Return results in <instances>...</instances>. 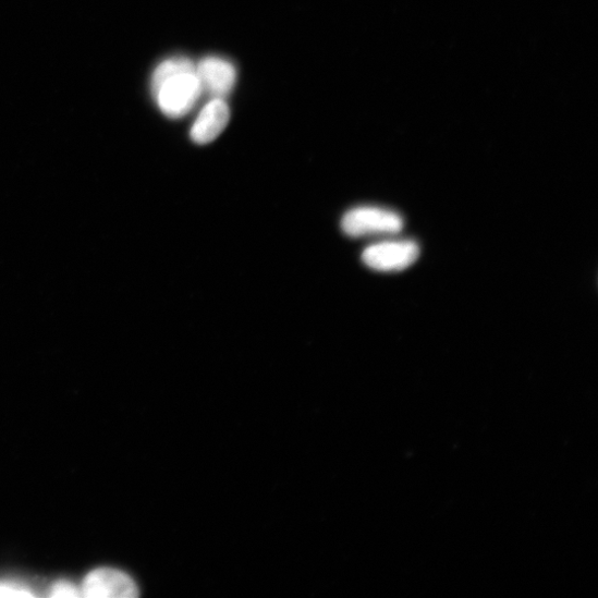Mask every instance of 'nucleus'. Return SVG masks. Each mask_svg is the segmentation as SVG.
<instances>
[{
	"label": "nucleus",
	"instance_id": "obj_2",
	"mask_svg": "<svg viewBox=\"0 0 598 598\" xmlns=\"http://www.w3.org/2000/svg\"><path fill=\"white\" fill-rule=\"evenodd\" d=\"M404 220L394 211L377 207H358L349 211L342 229L351 237L396 234L402 232Z\"/></svg>",
	"mask_w": 598,
	"mask_h": 598
},
{
	"label": "nucleus",
	"instance_id": "obj_6",
	"mask_svg": "<svg viewBox=\"0 0 598 598\" xmlns=\"http://www.w3.org/2000/svg\"><path fill=\"white\" fill-rule=\"evenodd\" d=\"M230 117V108L225 100L212 98L199 111L191 126L192 142L199 146L213 143L227 127Z\"/></svg>",
	"mask_w": 598,
	"mask_h": 598
},
{
	"label": "nucleus",
	"instance_id": "obj_8",
	"mask_svg": "<svg viewBox=\"0 0 598 598\" xmlns=\"http://www.w3.org/2000/svg\"><path fill=\"white\" fill-rule=\"evenodd\" d=\"M80 590L74 583L60 579L51 585L48 595L50 597H78L82 595Z\"/></svg>",
	"mask_w": 598,
	"mask_h": 598
},
{
	"label": "nucleus",
	"instance_id": "obj_5",
	"mask_svg": "<svg viewBox=\"0 0 598 598\" xmlns=\"http://www.w3.org/2000/svg\"><path fill=\"white\" fill-rule=\"evenodd\" d=\"M138 587L125 573L113 569H99L87 575L82 595L87 597L133 598Z\"/></svg>",
	"mask_w": 598,
	"mask_h": 598
},
{
	"label": "nucleus",
	"instance_id": "obj_4",
	"mask_svg": "<svg viewBox=\"0 0 598 598\" xmlns=\"http://www.w3.org/2000/svg\"><path fill=\"white\" fill-rule=\"evenodd\" d=\"M195 73L203 93L209 94L212 98L224 99L236 83L235 66L218 57H208L199 61L195 65Z\"/></svg>",
	"mask_w": 598,
	"mask_h": 598
},
{
	"label": "nucleus",
	"instance_id": "obj_7",
	"mask_svg": "<svg viewBox=\"0 0 598 598\" xmlns=\"http://www.w3.org/2000/svg\"><path fill=\"white\" fill-rule=\"evenodd\" d=\"M30 587L19 581L0 579V597H33Z\"/></svg>",
	"mask_w": 598,
	"mask_h": 598
},
{
	"label": "nucleus",
	"instance_id": "obj_3",
	"mask_svg": "<svg viewBox=\"0 0 598 598\" xmlns=\"http://www.w3.org/2000/svg\"><path fill=\"white\" fill-rule=\"evenodd\" d=\"M420 248L414 241H386L368 246L363 260L371 270L379 272L404 271L419 257Z\"/></svg>",
	"mask_w": 598,
	"mask_h": 598
},
{
	"label": "nucleus",
	"instance_id": "obj_1",
	"mask_svg": "<svg viewBox=\"0 0 598 598\" xmlns=\"http://www.w3.org/2000/svg\"><path fill=\"white\" fill-rule=\"evenodd\" d=\"M151 91L159 109L167 117H184L203 94L195 64L187 58L164 60L152 75Z\"/></svg>",
	"mask_w": 598,
	"mask_h": 598
}]
</instances>
